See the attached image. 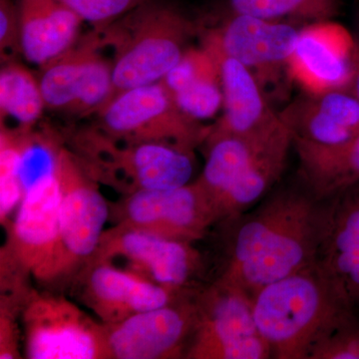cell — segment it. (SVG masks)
I'll use <instances>...</instances> for the list:
<instances>
[{"label": "cell", "instance_id": "6da1fadb", "mask_svg": "<svg viewBox=\"0 0 359 359\" xmlns=\"http://www.w3.org/2000/svg\"><path fill=\"white\" fill-rule=\"evenodd\" d=\"M327 200L311 192L283 191L245 219L219 282L255 295L271 283L313 266Z\"/></svg>", "mask_w": 359, "mask_h": 359}, {"label": "cell", "instance_id": "7a4b0ae2", "mask_svg": "<svg viewBox=\"0 0 359 359\" xmlns=\"http://www.w3.org/2000/svg\"><path fill=\"white\" fill-rule=\"evenodd\" d=\"M252 311L257 330L276 359H309L332 328L358 316L314 264L259 290Z\"/></svg>", "mask_w": 359, "mask_h": 359}, {"label": "cell", "instance_id": "3957f363", "mask_svg": "<svg viewBox=\"0 0 359 359\" xmlns=\"http://www.w3.org/2000/svg\"><path fill=\"white\" fill-rule=\"evenodd\" d=\"M202 25L169 0H145L99 30L113 53L116 94L162 81L199 35Z\"/></svg>", "mask_w": 359, "mask_h": 359}, {"label": "cell", "instance_id": "277c9868", "mask_svg": "<svg viewBox=\"0 0 359 359\" xmlns=\"http://www.w3.org/2000/svg\"><path fill=\"white\" fill-rule=\"evenodd\" d=\"M67 144L92 178L123 196L179 188L190 183L194 173L193 153L120 140L94 124L74 130Z\"/></svg>", "mask_w": 359, "mask_h": 359}, {"label": "cell", "instance_id": "5b68a950", "mask_svg": "<svg viewBox=\"0 0 359 359\" xmlns=\"http://www.w3.org/2000/svg\"><path fill=\"white\" fill-rule=\"evenodd\" d=\"M94 116V125L114 138L165 144L189 153L203 145L211 131L182 111L162 81L116 94Z\"/></svg>", "mask_w": 359, "mask_h": 359}, {"label": "cell", "instance_id": "8992f818", "mask_svg": "<svg viewBox=\"0 0 359 359\" xmlns=\"http://www.w3.org/2000/svg\"><path fill=\"white\" fill-rule=\"evenodd\" d=\"M196 304L186 358H271L268 342L257 330L252 299L244 290L218 280L196 299Z\"/></svg>", "mask_w": 359, "mask_h": 359}, {"label": "cell", "instance_id": "52a82bcc", "mask_svg": "<svg viewBox=\"0 0 359 359\" xmlns=\"http://www.w3.org/2000/svg\"><path fill=\"white\" fill-rule=\"evenodd\" d=\"M56 173L60 185L58 282L75 276L98 248L110 219V204L74 153L62 146Z\"/></svg>", "mask_w": 359, "mask_h": 359}, {"label": "cell", "instance_id": "ba28073f", "mask_svg": "<svg viewBox=\"0 0 359 359\" xmlns=\"http://www.w3.org/2000/svg\"><path fill=\"white\" fill-rule=\"evenodd\" d=\"M21 320L26 358L110 359L104 323L62 295L32 290Z\"/></svg>", "mask_w": 359, "mask_h": 359}, {"label": "cell", "instance_id": "9c48e42d", "mask_svg": "<svg viewBox=\"0 0 359 359\" xmlns=\"http://www.w3.org/2000/svg\"><path fill=\"white\" fill-rule=\"evenodd\" d=\"M99 30L80 36L59 57L40 68L45 108L86 117L95 115L114 95L113 60L104 55Z\"/></svg>", "mask_w": 359, "mask_h": 359}, {"label": "cell", "instance_id": "30bf717a", "mask_svg": "<svg viewBox=\"0 0 359 359\" xmlns=\"http://www.w3.org/2000/svg\"><path fill=\"white\" fill-rule=\"evenodd\" d=\"M61 191L56 170L26 188L7 226L4 250L39 282H58L59 209Z\"/></svg>", "mask_w": 359, "mask_h": 359}, {"label": "cell", "instance_id": "8fae6325", "mask_svg": "<svg viewBox=\"0 0 359 359\" xmlns=\"http://www.w3.org/2000/svg\"><path fill=\"white\" fill-rule=\"evenodd\" d=\"M115 226L193 243L215 223L211 205L196 182L166 190H144L110 205Z\"/></svg>", "mask_w": 359, "mask_h": 359}, {"label": "cell", "instance_id": "7c38bea8", "mask_svg": "<svg viewBox=\"0 0 359 359\" xmlns=\"http://www.w3.org/2000/svg\"><path fill=\"white\" fill-rule=\"evenodd\" d=\"M358 63V41L346 26L314 21L299 29L287 76L304 94L351 90Z\"/></svg>", "mask_w": 359, "mask_h": 359}, {"label": "cell", "instance_id": "4fadbf2b", "mask_svg": "<svg viewBox=\"0 0 359 359\" xmlns=\"http://www.w3.org/2000/svg\"><path fill=\"white\" fill-rule=\"evenodd\" d=\"M191 244L114 226L104 231L98 248L87 263H124L123 269L134 271L157 285L170 290H184L200 262L199 254Z\"/></svg>", "mask_w": 359, "mask_h": 359}, {"label": "cell", "instance_id": "5bb4252c", "mask_svg": "<svg viewBox=\"0 0 359 359\" xmlns=\"http://www.w3.org/2000/svg\"><path fill=\"white\" fill-rule=\"evenodd\" d=\"M196 316V299L179 297L167 306L104 325L110 359L185 358Z\"/></svg>", "mask_w": 359, "mask_h": 359}, {"label": "cell", "instance_id": "9a60e30c", "mask_svg": "<svg viewBox=\"0 0 359 359\" xmlns=\"http://www.w3.org/2000/svg\"><path fill=\"white\" fill-rule=\"evenodd\" d=\"M221 50L252 73L264 91L276 84L294 51L299 29L287 21L233 13L217 27L204 28Z\"/></svg>", "mask_w": 359, "mask_h": 359}, {"label": "cell", "instance_id": "2e32d148", "mask_svg": "<svg viewBox=\"0 0 359 359\" xmlns=\"http://www.w3.org/2000/svg\"><path fill=\"white\" fill-rule=\"evenodd\" d=\"M75 276L84 304L104 325L167 306L181 297L183 292L162 287L134 271L103 262H89Z\"/></svg>", "mask_w": 359, "mask_h": 359}, {"label": "cell", "instance_id": "e0dca14e", "mask_svg": "<svg viewBox=\"0 0 359 359\" xmlns=\"http://www.w3.org/2000/svg\"><path fill=\"white\" fill-rule=\"evenodd\" d=\"M314 264L340 294L359 308V192L327 199V215Z\"/></svg>", "mask_w": 359, "mask_h": 359}, {"label": "cell", "instance_id": "ac0fdd59", "mask_svg": "<svg viewBox=\"0 0 359 359\" xmlns=\"http://www.w3.org/2000/svg\"><path fill=\"white\" fill-rule=\"evenodd\" d=\"M280 116L294 147H332L359 134V102L349 90L304 93Z\"/></svg>", "mask_w": 359, "mask_h": 359}, {"label": "cell", "instance_id": "d6986e66", "mask_svg": "<svg viewBox=\"0 0 359 359\" xmlns=\"http://www.w3.org/2000/svg\"><path fill=\"white\" fill-rule=\"evenodd\" d=\"M201 43L211 49L218 62L223 89V115L211 126L212 133L252 135L275 126L280 113L269 105L264 91L245 65L226 55L201 28Z\"/></svg>", "mask_w": 359, "mask_h": 359}, {"label": "cell", "instance_id": "ffe728a7", "mask_svg": "<svg viewBox=\"0 0 359 359\" xmlns=\"http://www.w3.org/2000/svg\"><path fill=\"white\" fill-rule=\"evenodd\" d=\"M20 55L39 68L71 48L83 20L57 0H16Z\"/></svg>", "mask_w": 359, "mask_h": 359}, {"label": "cell", "instance_id": "44dd1931", "mask_svg": "<svg viewBox=\"0 0 359 359\" xmlns=\"http://www.w3.org/2000/svg\"><path fill=\"white\" fill-rule=\"evenodd\" d=\"M285 130L287 126L280 118L275 126L252 135L240 136L210 131L204 143L208 148L207 161L195 182L211 205L212 215L217 201Z\"/></svg>", "mask_w": 359, "mask_h": 359}, {"label": "cell", "instance_id": "7402d4cb", "mask_svg": "<svg viewBox=\"0 0 359 359\" xmlns=\"http://www.w3.org/2000/svg\"><path fill=\"white\" fill-rule=\"evenodd\" d=\"M182 111L203 122L223 109V89L216 56L201 43L189 47L179 62L163 78Z\"/></svg>", "mask_w": 359, "mask_h": 359}, {"label": "cell", "instance_id": "603a6c76", "mask_svg": "<svg viewBox=\"0 0 359 359\" xmlns=\"http://www.w3.org/2000/svg\"><path fill=\"white\" fill-rule=\"evenodd\" d=\"M309 191L327 200L359 185V134L332 147H294Z\"/></svg>", "mask_w": 359, "mask_h": 359}, {"label": "cell", "instance_id": "cb8c5ba5", "mask_svg": "<svg viewBox=\"0 0 359 359\" xmlns=\"http://www.w3.org/2000/svg\"><path fill=\"white\" fill-rule=\"evenodd\" d=\"M292 146L287 129L217 201L216 221L237 216L261 199L282 175Z\"/></svg>", "mask_w": 359, "mask_h": 359}, {"label": "cell", "instance_id": "d4e9b609", "mask_svg": "<svg viewBox=\"0 0 359 359\" xmlns=\"http://www.w3.org/2000/svg\"><path fill=\"white\" fill-rule=\"evenodd\" d=\"M45 109L39 77L16 60L4 62L0 71L1 121L9 118L18 128H34Z\"/></svg>", "mask_w": 359, "mask_h": 359}, {"label": "cell", "instance_id": "484cf974", "mask_svg": "<svg viewBox=\"0 0 359 359\" xmlns=\"http://www.w3.org/2000/svg\"><path fill=\"white\" fill-rule=\"evenodd\" d=\"M21 144V129L0 123V223L6 229L25 195L20 173Z\"/></svg>", "mask_w": 359, "mask_h": 359}, {"label": "cell", "instance_id": "4316f807", "mask_svg": "<svg viewBox=\"0 0 359 359\" xmlns=\"http://www.w3.org/2000/svg\"><path fill=\"white\" fill-rule=\"evenodd\" d=\"M233 13L268 20H334L339 0H230Z\"/></svg>", "mask_w": 359, "mask_h": 359}, {"label": "cell", "instance_id": "83f0119b", "mask_svg": "<svg viewBox=\"0 0 359 359\" xmlns=\"http://www.w3.org/2000/svg\"><path fill=\"white\" fill-rule=\"evenodd\" d=\"M89 23L92 29L102 30L145 0H57Z\"/></svg>", "mask_w": 359, "mask_h": 359}, {"label": "cell", "instance_id": "f1b7e54d", "mask_svg": "<svg viewBox=\"0 0 359 359\" xmlns=\"http://www.w3.org/2000/svg\"><path fill=\"white\" fill-rule=\"evenodd\" d=\"M309 359H359V316L332 328L314 346Z\"/></svg>", "mask_w": 359, "mask_h": 359}, {"label": "cell", "instance_id": "f546056e", "mask_svg": "<svg viewBox=\"0 0 359 359\" xmlns=\"http://www.w3.org/2000/svg\"><path fill=\"white\" fill-rule=\"evenodd\" d=\"M0 53L2 61L20 55V20L16 0H0Z\"/></svg>", "mask_w": 359, "mask_h": 359}, {"label": "cell", "instance_id": "4dcf8cb0", "mask_svg": "<svg viewBox=\"0 0 359 359\" xmlns=\"http://www.w3.org/2000/svg\"><path fill=\"white\" fill-rule=\"evenodd\" d=\"M18 309L0 306V358H20V330Z\"/></svg>", "mask_w": 359, "mask_h": 359}, {"label": "cell", "instance_id": "1f68e13d", "mask_svg": "<svg viewBox=\"0 0 359 359\" xmlns=\"http://www.w3.org/2000/svg\"><path fill=\"white\" fill-rule=\"evenodd\" d=\"M349 91L353 94L354 97L358 99L359 102V63L358 68H356L355 74H354L353 84H351V90Z\"/></svg>", "mask_w": 359, "mask_h": 359}]
</instances>
